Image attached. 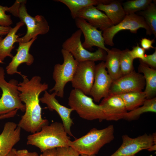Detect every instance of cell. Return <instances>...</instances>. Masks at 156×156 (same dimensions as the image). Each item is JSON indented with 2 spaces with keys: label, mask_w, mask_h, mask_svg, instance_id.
I'll list each match as a JSON object with an SVG mask.
<instances>
[{
  "label": "cell",
  "mask_w": 156,
  "mask_h": 156,
  "mask_svg": "<svg viewBox=\"0 0 156 156\" xmlns=\"http://www.w3.org/2000/svg\"><path fill=\"white\" fill-rule=\"evenodd\" d=\"M23 81L18 85L21 101L25 106V113L17 125L21 129L34 133L39 131L43 126L48 125L47 120L42 117V108L40 104L39 96L43 92L47 90L48 85L42 83L41 77L35 75L29 79L23 75Z\"/></svg>",
  "instance_id": "obj_1"
},
{
  "label": "cell",
  "mask_w": 156,
  "mask_h": 156,
  "mask_svg": "<svg viewBox=\"0 0 156 156\" xmlns=\"http://www.w3.org/2000/svg\"><path fill=\"white\" fill-rule=\"evenodd\" d=\"M70 138L62 123L55 122L42 127L27 137V144L38 148L42 152L49 149L68 146Z\"/></svg>",
  "instance_id": "obj_2"
},
{
  "label": "cell",
  "mask_w": 156,
  "mask_h": 156,
  "mask_svg": "<svg viewBox=\"0 0 156 156\" xmlns=\"http://www.w3.org/2000/svg\"><path fill=\"white\" fill-rule=\"evenodd\" d=\"M114 138V127L110 125L102 129H91L83 136L74 141L70 140L68 146L80 155H96L103 146Z\"/></svg>",
  "instance_id": "obj_3"
},
{
  "label": "cell",
  "mask_w": 156,
  "mask_h": 156,
  "mask_svg": "<svg viewBox=\"0 0 156 156\" xmlns=\"http://www.w3.org/2000/svg\"><path fill=\"white\" fill-rule=\"evenodd\" d=\"M91 97L80 90L74 89L68 98V105L81 118L89 120H98L100 122L106 120L102 108L96 104Z\"/></svg>",
  "instance_id": "obj_4"
},
{
  "label": "cell",
  "mask_w": 156,
  "mask_h": 156,
  "mask_svg": "<svg viewBox=\"0 0 156 156\" xmlns=\"http://www.w3.org/2000/svg\"><path fill=\"white\" fill-rule=\"evenodd\" d=\"M5 70L0 66V88L2 90L0 98V115L16 109L25 112V106L20 98L18 81L12 79L8 82L5 79Z\"/></svg>",
  "instance_id": "obj_5"
},
{
  "label": "cell",
  "mask_w": 156,
  "mask_h": 156,
  "mask_svg": "<svg viewBox=\"0 0 156 156\" xmlns=\"http://www.w3.org/2000/svg\"><path fill=\"white\" fill-rule=\"evenodd\" d=\"M61 53L63 62L62 64H56L54 66L53 78L55 83L49 92H54L57 96L62 98L64 96L65 86L67 83L72 81L78 62L67 51L62 49Z\"/></svg>",
  "instance_id": "obj_6"
},
{
  "label": "cell",
  "mask_w": 156,
  "mask_h": 156,
  "mask_svg": "<svg viewBox=\"0 0 156 156\" xmlns=\"http://www.w3.org/2000/svg\"><path fill=\"white\" fill-rule=\"evenodd\" d=\"M82 34L80 29L76 31L63 43L62 49L69 52L78 62L105 61L107 53L103 49L98 48L95 52H91L83 47L81 40Z\"/></svg>",
  "instance_id": "obj_7"
},
{
  "label": "cell",
  "mask_w": 156,
  "mask_h": 156,
  "mask_svg": "<svg viewBox=\"0 0 156 156\" xmlns=\"http://www.w3.org/2000/svg\"><path fill=\"white\" fill-rule=\"evenodd\" d=\"M26 2V0H23L18 10V17L27 27V33L24 36L17 38V42L18 43L27 42L38 35L45 34L50 29L48 22L44 16L37 15L33 17L28 13L25 5Z\"/></svg>",
  "instance_id": "obj_8"
},
{
  "label": "cell",
  "mask_w": 156,
  "mask_h": 156,
  "mask_svg": "<svg viewBox=\"0 0 156 156\" xmlns=\"http://www.w3.org/2000/svg\"><path fill=\"white\" fill-rule=\"evenodd\" d=\"M140 28L146 30V34L151 35L152 31L142 16L135 13L126 15L123 20L117 25H114L103 31L102 35L105 44L114 45L113 38L115 35L122 30H129L136 34Z\"/></svg>",
  "instance_id": "obj_9"
},
{
  "label": "cell",
  "mask_w": 156,
  "mask_h": 156,
  "mask_svg": "<svg viewBox=\"0 0 156 156\" xmlns=\"http://www.w3.org/2000/svg\"><path fill=\"white\" fill-rule=\"evenodd\" d=\"M156 134L152 135L145 133L135 138L127 135L122 136V143L119 148L109 156H132L140 151L148 150L156 144Z\"/></svg>",
  "instance_id": "obj_10"
},
{
  "label": "cell",
  "mask_w": 156,
  "mask_h": 156,
  "mask_svg": "<svg viewBox=\"0 0 156 156\" xmlns=\"http://www.w3.org/2000/svg\"><path fill=\"white\" fill-rule=\"evenodd\" d=\"M96 66L95 62L92 61L78 62L71 82L74 89L89 95L94 81Z\"/></svg>",
  "instance_id": "obj_11"
},
{
  "label": "cell",
  "mask_w": 156,
  "mask_h": 156,
  "mask_svg": "<svg viewBox=\"0 0 156 156\" xmlns=\"http://www.w3.org/2000/svg\"><path fill=\"white\" fill-rule=\"evenodd\" d=\"M145 86L144 76L134 70L113 81L109 94L142 91Z\"/></svg>",
  "instance_id": "obj_12"
},
{
  "label": "cell",
  "mask_w": 156,
  "mask_h": 156,
  "mask_svg": "<svg viewBox=\"0 0 156 156\" xmlns=\"http://www.w3.org/2000/svg\"><path fill=\"white\" fill-rule=\"evenodd\" d=\"M113 82L106 70L104 62H101L96 66L94 81L89 95L95 102H99L109 95Z\"/></svg>",
  "instance_id": "obj_13"
},
{
  "label": "cell",
  "mask_w": 156,
  "mask_h": 156,
  "mask_svg": "<svg viewBox=\"0 0 156 156\" xmlns=\"http://www.w3.org/2000/svg\"><path fill=\"white\" fill-rule=\"evenodd\" d=\"M77 27L81 31L84 40L82 44L85 49H92L94 46L101 48L106 52L109 50L105 46L103 31L90 25L85 20L77 17L75 19Z\"/></svg>",
  "instance_id": "obj_14"
},
{
  "label": "cell",
  "mask_w": 156,
  "mask_h": 156,
  "mask_svg": "<svg viewBox=\"0 0 156 156\" xmlns=\"http://www.w3.org/2000/svg\"><path fill=\"white\" fill-rule=\"evenodd\" d=\"M44 92L43 96L39 98L40 101L46 104L50 110H55L58 113L62 120L66 132L70 136L74 137L71 130V127L74 124L70 117L73 109L59 103L55 98L57 95L55 92L50 94L47 90Z\"/></svg>",
  "instance_id": "obj_15"
},
{
  "label": "cell",
  "mask_w": 156,
  "mask_h": 156,
  "mask_svg": "<svg viewBox=\"0 0 156 156\" xmlns=\"http://www.w3.org/2000/svg\"><path fill=\"white\" fill-rule=\"evenodd\" d=\"M99 105L105 113L106 120L118 121L123 119L127 112L123 100L117 94H109Z\"/></svg>",
  "instance_id": "obj_16"
},
{
  "label": "cell",
  "mask_w": 156,
  "mask_h": 156,
  "mask_svg": "<svg viewBox=\"0 0 156 156\" xmlns=\"http://www.w3.org/2000/svg\"><path fill=\"white\" fill-rule=\"evenodd\" d=\"M21 129L13 122H6L0 134V156H6L19 141Z\"/></svg>",
  "instance_id": "obj_17"
},
{
  "label": "cell",
  "mask_w": 156,
  "mask_h": 156,
  "mask_svg": "<svg viewBox=\"0 0 156 156\" xmlns=\"http://www.w3.org/2000/svg\"><path fill=\"white\" fill-rule=\"evenodd\" d=\"M37 38H33L27 42H19L18 47L16 50V53L13 57L11 62L6 68L8 74L12 75L16 73L22 76L23 75L17 70L19 66L23 63H25L28 66H30L33 63L34 58L29 53V51L32 44Z\"/></svg>",
  "instance_id": "obj_18"
},
{
  "label": "cell",
  "mask_w": 156,
  "mask_h": 156,
  "mask_svg": "<svg viewBox=\"0 0 156 156\" xmlns=\"http://www.w3.org/2000/svg\"><path fill=\"white\" fill-rule=\"evenodd\" d=\"M77 17L85 20L91 25L103 31L114 25L105 13L95 6L81 10L78 12Z\"/></svg>",
  "instance_id": "obj_19"
},
{
  "label": "cell",
  "mask_w": 156,
  "mask_h": 156,
  "mask_svg": "<svg viewBox=\"0 0 156 156\" xmlns=\"http://www.w3.org/2000/svg\"><path fill=\"white\" fill-rule=\"evenodd\" d=\"M25 25L23 22L20 21L15 26L11 29L6 37L0 41V63H4L3 61L7 57L12 58L13 56L11 53L14 48V44L17 42L19 36L16 33L19 29Z\"/></svg>",
  "instance_id": "obj_20"
},
{
  "label": "cell",
  "mask_w": 156,
  "mask_h": 156,
  "mask_svg": "<svg viewBox=\"0 0 156 156\" xmlns=\"http://www.w3.org/2000/svg\"><path fill=\"white\" fill-rule=\"evenodd\" d=\"M140 64L138 67L139 73L143 74L145 81L144 90L146 99L155 97L156 94V70L150 67L139 60Z\"/></svg>",
  "instance_id": "obj_21"
},
{
  "label": "cell",
  "mask_w": 156,
  "mask_h": 156,
  "mask_svg": "<svg viewBox=\"0 0 156 156\" xmlns=\"http://www.w3.org/2000/svg\"><path fill=\"white\" fill-rule=\"evenodd\" d=\"M122 51L116 48H112L107 52L105 60V64L107 72L113 81L122 75L120 65Z\"/></svg>",
  "instance_id": "obj_22"
},
{
  "label": "cell",
  "mask_w": 156,
  "mask_h": 156,
  "mask_svg": "<svg viewBox=\"0 0 156 156\" xmlns=\"http://www.w3.org/2000/svg\"><path fill=\"white\" fill-rule=\"evenodd\" d=\"M96 8L105 12L114 25L117 24L124 18L126 14L120 1H112L107 4H100Z\"/></svg>",
  "instance_id": "obj_23"
},
{
  "label": "cell",
  "mask_w": 156,
  "mask_h": 156,
  "mask_svg": "<svg viewBox=\"0 0 156 156\" xmlns=\"http://www.w3.org/2000/svg\"><path fill=\"white\" fill-rule=\"evenodd\" d=\"M112 0H56L65 4L69 9L72 18L75 19L78 12L83 9L100 4H107Z\"/></svg>",
  "instance_id": "obj_24"
},
{
  "label": "cell",
  "mask_w": 156,
  "mask_h": 156,
  "mask_svg": "<svg viewBox=\"0 0 156 156\" xmlns=\"http://www.w3.org/2000/svg\"><path fill=\"white\" fill-rule=\"evenodd\" d=\"M118 95L123 100L128 111L142 105L146 99L144 91L134 92Z\"/></svg>",
  "instance_id": "obj_25"
},
{
  "label": "cell",
  "mask_w": 156,
  "mask_h": 156,
  "mask_svg": "<svg viewBox=\"0 0 156 156\" xmlns=\"http://www.w3.org/2000/svg\"><path fill=\"white\" fill-rule=\"evenodd\" d=\"M148 112H156V98L146 99L143 104L125 114L123 119L129 121L138 119L142 114Z\"/></svg>",
  "instance_id": "obj_26"
},
{
  "label": "cell",
  "mask_w": 156,
  "mask_h": 156,
  "mask_svg": "<svg viewBox=\"0 0 156 156\" xmlns=\"http://www.w3.org/2000/svg\"><path fill=\"white\" fill-rule=\"evenodd\" d=\"M153 1L144 10L139 12L138 15L142 16L150 28L152 34L156 37V4Z\"/></svg>",
  "instance_id": "obj_27"
},
{
  "label": "cell",
  "mask_w": 156,
  "mask_h": 156,
  "mask_svg": "<svg viewBox=\"0 0 156 156\" xmlns=\"http://www.w3.org/2000/svg\"><path fill=\"white\" fill-rule=\"evenodd\" d=\"M153 1L152 0H129L122 3V6L126 15L131 14L144 10Z\"/></svg>",
  "instance_id": "obj_28"
},
{
  "label": "cell",
  "mask_w": 156,
  "mask_h": 156,
  "mask_svg": "<svg viewBox=\"0 0 156 156\" xmlns=\"http://www.w3.org/2000/svg\"><path fill=\"white\" fill-rule=\"evenodd\" d=\"M130 50L127 49L122 51L120 57V68L122 75L134 70L133 62L134 60L129 53Z\"/></svg>",
  "instance_id": "obj_29"
},
{
  "label": "cell",
  "mask_w": 156,
  "mask_h": 156,
  "mask_svg": "<svg viewBox=\"0 0 156 156\" xmlns=\"http://www.w3.org/2000/svg\"><path fill=\"white\" fill-rule=\"evenodd\" d=\"M9 7L0 5V26L8 27L12 25L13 21L10 15L6 14V12H8Z\"/></svg>",
  "instance_id": "obj_30"
},
{
  "label": "cell",
  "mask_w": 156,
  "mask_h": 156,
  "mask_svg": "<svg viewBox=\"0 0 156 156\" xmlns=\"http://www.w3.org/2000/svg\"><path fill=\"white\" fill-rule=\"evenodd\" d=\"M79 153L70 146L56 148V156H80Z\"/></svg>",
  "instance_id": "obj_31"
},
{
  "label": "cell",
  "mask_w": 156,
  "mask_h": 156,
  "mask_svg": "<svg viewBox=\"0 0 156 156\" xmlns=\"http://www.w3.org/2000/svg\"><path fill=\"white\" fill-rule=\"evenodd\" d=\"M145 50L138 45L133 47L131 50L129 51V53L134 60L136 58L143 60L144 58Z\"/></svg>",
  "instance_id": "obj_32"
},
{
  "label": "cell",
  "mask_w": 156,
  "mask_h": 156,
  "mask_svg": "<svg viewBox=\"0 0 156 156\" xmlns=\"http://www.w3.org/2000/svg\"><path fill=\"white\" fill-rule=\"evenodd\" d=\"M143 62L151 68L156 69V49L154 52L151 54L145 55L144 59L142 60Z\"/></svg>",
  "instance_id": "obj_33"
},
{
  "label": "cell",
  "mask_w": 156,
  "mask_h": 156,
  "mask_svg": "<svg viewBox=\"0 0 156 156\" xmlns=\"http://www.w3.org/2000/svg\"><path fill=\"white\" fill-rule=\"evenodd\" d=\"M13 156H40L36 152H29L27 149H15Z\"/></svg>",
  "instance_id": "obj_34"
},
{
  "label": "cell",
  "mask_w": 156,
  "mask_h": 156,
  "mask_svg": "<svg viewBox=\"0 0 156 156\" xmlns=\"http://www.w3.org/2000/svg\"><path fill=\"white\" fill-rule=\"evenodd\" d=\"M153 39L150 40L146 38H143L140 40V44L142 47L145 50H148L151 48H155L153 44L155 42Z\"/></svg>",
  "instance_id": "obj_35"
},
{
  "label": "cell",
  "mask_w": 156,
  "mask_h": 156,
  "mask_svg": "<svg viewBox=\"0 0 156 156\" xmlns=\"http://www.w3.org/2000/svg\"><path fill=\"white\" fill-rule=\"evenodd\" d=\"M23 1V0H16L14 4L9 7L8 12L12 13L14 16L18 17L19 8L21 4Z\"/></svg>",
  "instance_id": "obj_36"
},
{
  "label": "cell",
  "mask_w": 156,
  "mask_h": 156,
  "mask_svg": "<svg viewBox=\"0 0 156 156\" xmlns=\"http://www.w3.org/2000/svg\"><path fill=\"white\" fill-rule=\"evenodd\" d=\"M56 148L47 150L42 152L40 156H56Z\"/></svg>",
  "instance_id": "obj_37"
},
{
  "label": "cell",
  "mask_w": 156,
  "mask_h": 156,
  "mask_svg": "<svg viewBox=\"0 0 156 156\" xmlns=\"http://www.w3.org/2000/svg\"><path fill=\"white\" fill-rule=\"evenodd\" d=\"M18 110L16 109L7 114L0 115V119L13 117L16 115Z\"/></svg>",
  "instance_id": "obj_38"
},
{
  "label": "cell",
  "mask_w": 156,
  "mask_h": 156,
  "mask_svg": "<svg viewBox=\"0 0 156 156\" xmlns=\"http://www.w3.org/2000/svg\"><path fill=\"white\" fill-rule=\"evenodd\" d=\"M12 27L10 26L3 27L0 26V36L7 35Z\"/></svg>",
  "instance_id": "obj_39"
},
{
  "label": "cell",
  "mask_w": 156,
  "mask_h": 156,
  "mask_svg": "<svg viewBox=\"0 0 156 156\" xmlns=\"http://www.w3.org/2000/svg\"><path fill=\"white\" fill-rule=\"evenodd\" d=\"M156 149V144H154L150 147L147 150L150 151H155Z\"/></svg>",
  "instance_id": "obj_40"
},
{
  "label": "cell",
  "mask_w": 156,
  "mask_h": 156,
  "mask_svg": "<svg viewBox=\"0 0 156 156\" xmlns=\"http://www.w3.org/2000/svg\"><path fill=\"white\" fill-rule=\"evenodd\" d=\"M15 148H13L6 156H13Z\"/></svg>",
  "instance_id": "obj_41"
},
{
  "label": "cell",
  "mask_w": 156,
  "mask_h": 156,
  "mask_svg": "<svg viewBox=\"0 0 156 156\" xmlns=\"http://www.w3.org/2000/svg\"><path fill=\"white\" fill-rule=\"evenodd\" d=\"M80 156H96V155H80Z\"/></svg>",
  "instance_id": "obj_42"
},
{
  "label": "cell",
  "mask_w": 156,
  "mask_h": 156,
  "mask_svg": "<svg viewBox=\"0 0 156 156\" xmlns=\"http://www.w3.org/2000/svg\"><path fill=\"white\" fill-rule=\"evenodd\" d=\"M3 39V38L2 36H0V41H1Z\"/></svg>",
  "instance_id": "obj_43"
},
{
  "label": "cell",
  "mask_w": 156,
  "mask_h": 156,
  "mask_svg": "<svg viewBox=\"0 0 156 156\" xmlns=\"http://www.w3.org/2000/svg\"><path fill=\"white\" fill-rule=\"evenodd\" d=\"M136 156L135 155H133V156Z\"/></svg>",
  "instance_id": "obj_44"
}]
</instances>
